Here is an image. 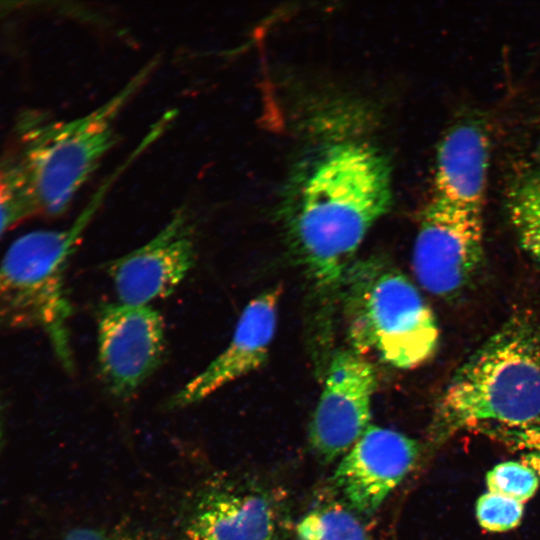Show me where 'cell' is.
<instances>
[{
	"label": "cell",
	"instance_id": "cell-1",
	"mask_svg": "<svg viewBox=\"0 0 540 540\" xmlns=\"http://www.w3.org/2000/svg\"><path fill=\"white\" fill-rule=\"evenodd\" d=\"M391 201L389 163L365 143H336L297 171L282 217L292 252L316 288L342 285L356 251Z\"/></svg>",
	"mask_w": 540,
	"mask_h": 540
},
{
	"label": "cell",
	"instance_id": "cell-2",
	"mask_svg": "<svg viewBox=\"0 0 540 540\" xmlns=\"http://www.w3.org/2000/svg\"><path fill=\"white\" fill-rule=\"evenodd\" d=\"M540 421V324L524 312L506 320L454 373L430 427L434 443L476 426Z\"/></svg>",
	"mask_w": 540,
	"mask_h": 540
},
{
	"label": "cell",
	"instance_id": "cell-3",
	"mask_svg": "<svg viewBox=\"0 0 540 540\" xmlns=\"http://www.w3.org/2000/svg\"><path fill=\"white\" fill-rule=\"evenodd\" d=\"M156 64L148 63L115 95L85 115L50 120L42 113L30 112L20 120V147L14 157L26 184L33 216H58L69 208L116 144V120Z\"/></svg>",
	"mask_w": 540,
	"mask_h": 540
},
{
	"label": "cell",
	"instance_id": "cell-4",
	"mask_svg": "<svg viewBox=\"0 0 540 540\" xmlns=\"http://www.w3.org/2000/svg\"><path fill=\"white\" fill-rule=\"evenodd\" d=\"M122 164L95 191L72 225L64 230H36L17 238L0 261V329H39L60 363L74 368L69 322L72 306L65 286L68 261Z\"/></svg>",
	"mask_w": 540,
	"mask_h": 540
},
{
	"label": "cell",
	"instance_id": "cell-5",
	"mask_svg": "<svg viewBox=\"0 0 540 540\" xmlns=\"http://www.w3.org/2000/svg\"><path fill=\"white\" fill-rule=\"evenodd\" d=\"M342 286L353 351L404 370L423 365L435 354L437 320L398 269L379 260L362 261L349 267Z\"/></svg>",
	"mask_w": 540,
	"mask_h": 540
},
{
	"label": "cell",
	"instance_id": "cell-6",
	"mask_svg": "<svg viewBox=\"0 0 540 540\" xmlns=\"http://www.w3.org/2000/svg\"><path fill=\"white\" fill-rule=\"evenodd\" d=\"M483 213L432 197L415 238L412 266L429 293L449 297L475 275L484 256Z\"/></svg>",
	"mask_w": 540,
	"mask_h": 540
},
{
	"label": "cell",
	"instance_id": "cell-7",
	"mask_svg": "<svg viewBox=\"0 0 540 540\" xmlns=\"http://www.w3.org/2000/svg\"><path fill=\"white\" fill-rule=\"evenodd\" d=\"M183 540H278L279 517L269 492L254 482L212 476L182 502Z\"/></svg>",
	"mask_w": 540,
	"mask_h": 540
},
{
	"label": "cell",
	"instance_id": "cell-8",
	"mask_svg": "<svg viewBox=\"0 0 540 540\" xmlns=\"http://www.w3.org/2000/svg\"><path fill=\"white\" fill-rule=\"evenodd\" d=\"M166 348L162 315L150 305L104 303L97 311L99 375L113 397L128 400L161 365Z\"/></svg>",
	"mask_w": 540,
	"mask_h": 540
},
{
	"label": "cell",
	"instance_id": "cell-9",
	"mask_svg": "<svg viewBox=\"0 0 540 540\" xmlns=\"http://www.w3.org/2000/svg\"><path fill=\"white\" fill-rule=\"evenodd\" d=\"M377 388L372 363L352 349L331 359L309 427V443L325 461L344 455L370 425Z\"/></svg>",
	"mask_w": 540,
	"mask_h": 540
},
{
	"label": "cell",
	"instance_id": "cell-10",
	"mask_svg": "<svg viewBox=\"0 0 540 540\" xmlns=\"http://www.w3.org/2000/svg\"><path fill=\"white\" fill-rule=\"evenodd\" d=\"M195 260L194 222L181 207L152 239L111 261L107 272L119 303L146 306L172 294Z\"/></svg>",
	"mask_w": 540,
	"mask_h": 540
},
{
	"label": "cell",
	"instance_id": "cell-11",
	"mask_svg": "<svg viewBox=\"0 0 540 540\" xmlns=\"http://www.w3.org/2000/svg\"><path fill=\"white\" fill-rule=\"evenodd\" d=\"M419 454L411 437L370 424L342 457L333 482L354 510L371 515L410 473Z\"/></svg>",
	"mask_w": 540,
	"mask_h": 540
},
{
	"label": "cell",
	"instance_id": "cell-12",
	"mask_svg": "<svg viewBox=\"0 0 540 540\" xmlns=\"http://www.w3.org/2000/svg\"><path fill=\"white\" fill-rule=\"evenodd\" d=\"M282 294L279 286L253 298L243 309L226 348L167 401L166 408L196 404L227 384L259 369L272 345Z\"/></svg>",
	"mask_w": 540,
	"mask_h": 540
},
{
	"label": "cell",
	"instance_id": "cell-13",
	"mask_svg": "<svg viewBox=\"0 0 540 540\" xmlns=\"http://www.w3.org/2000/svg\"><path fill=\"white\" fill-rule=\"evenodd\" d=\"M489 152L488 136L477 123L449 129L437 149L433 197L483 212Z\"/></svg>",
	"mask_w": 540,
	"mask_h": 540
},
{
	"label": "cell",
	"instance_id": "cell-14",
	"mask_svg": "<svg viewBox=\"0 0 540 540\" xmlns=\"http://www.w3.org/2000/svg\"><path fill=\"white\" fill-rule=\"evenodd\" d=\"M508 212L521 248L540 271V169L533 170L513 187Z\"/></svg>",
	"mask_w": 540,
	"mask_h": 540
},
{
	"label": "cell",
	"instance_id": "cell-15",
	"mask_svg": "<svg viewBox=\"0 0 540 540\" xmlns=\"http://www.w3.org/2000/svg\"><path fill=\"white\" fill-rule=\"evenodd\" d=\"M297 540H371L359 518L340 504L309 511L296 526Z\"/></svg>",
	"mask_w": 540,
	"mask_h": 540
},
{
	"label": "cell",
	"instance_id": "cell-16",
	"mask_svg": "<svg viewBox=\"0 0 540 540\" xmlns=\"http://www.w3.org/2000/svg\"><path fill=\"white\" fill-rule=\"evenodd\" d=\"M33 216L26 184L14 156L0 160V239Z\"/></svg>",
	"mask_w": 540,
	"mask_h": 540
},
{
	"label": "cell",
	"instance_id": "cell-17",
	"mask_svg": "<svg viewBox=\"0 0 540 540\" xmlns=\"http://www.w3.org/2000/svg\"><path fill=\"white\" fill-rule=\"evenodd\" d=\"M539 478L534 470L521 461H505L487 472L486 486L490 492L524 504L536 493Z\"/></svg>",
	"mask_w": 540,
	"mask_h": 540
},
{
	"label": "cell",
	"instance_id": "cell-18",
	"mask_svg": "<svg viewBox=\"0 0 540 540\" xmlns=\"http://www.w3.org/2000/svg\"><path fill=\"white\" fill-rule=\"evenodd\" d=\"M480 429L517 452L540 477V421L521 426L487 425Z\"/></svg>",
	"mask_w": 540,
	"mask_h": 540
},
{
	"label": "cell",
	"instance_id": "cell-19",
	"mask_svg": "<svg viewBox=\"0 0 540 540\" xmlns=\"http://www.w3.org/2000/svg\"><path fill=\"white\" fill-rule=\"evenodd\" d=\"M479 525L489 532H505L517 527L523 517L522 503L487 491L476 502Z\"/></svg>",
	"mask_w": 540,
	"mask_h": 540
},
{
	"label": "cell",
	"instance_id": "cell-20",
	"mask_svg": "<svg viewBox=\"0 0 540 540\" xmlns=\"http://www.w3.org/2000/svg\"><path fill=\"white\" fill-rule=\"evenodd\" d=\"M62 540H159L149 532L128 526H83L69 530Z\"/></svg>",
	"mask_w": 540,
	"mask_h": 540
},
{
	"label": "cell",
	"instance_id": "cell-21",
	"mask_svg": "<svg viewBox=\"0 0 540 540\" xmlns=\"http://www.w3.org/2000/svg\"><path fill=\"white\" fill-rule=\"evenodd\" d=\"M2 436V416H1V409H0V440Z\"/></svg>",
	"mask_w": 540,
	"mask_h": 540
}]
</instances>
